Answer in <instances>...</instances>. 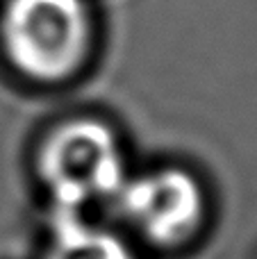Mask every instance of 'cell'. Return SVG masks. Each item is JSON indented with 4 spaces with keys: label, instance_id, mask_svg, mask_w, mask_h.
Wrapping results in <instances>:
<instances>
[{
    "label": "cell",
    "instance_id": "4",
    "mask_svg": "<svg viewBox=\"0 0 257 259\" xmlns=\"http://www.w3.org/2000/svg\"><path fill=\"white\" fill-rule=\"evenodd\" d=\"M46 259H132V252L112 230L75 211H53Z\"/></svg>",
    "mask_w": 257,
    "mask_h": 259
},
{
    "label": "cell",
    "instance_id": "2",
    "mask_svg": "<svg viewBox=\"0 0 257 259\" xmlns=\"http://www.w3.org/2000/svg\"><path fill=\"white\" fill-rule=\"evenodd\" d=\"M7 57L32 80L55 82L82 64L89 44L84 0H9L0 21Z\"/></svg>",
    "mask_w": 257,
    "mask_h": 259
},
{
    "label": "cell",
    "instance_id": "1",
    "mask_svg": "<svg viewBox=\"0 0 257 259\" xmlns=\"http://www.w3.org/2000/svg\"><path fill=\"white\" fill-rule=\"evenodd\" d=\"M41 178L53 209L84 214L96 202L114 200L127 178L116 134L94 118L59 125L41 152Z\"/></svg>",
    "mask_w": 257,
    "mask_h": 259
},
{
    "label": "cell",
    "instance_id": "3",
    "mask_svg": "<svg viewBox=\"0 0 257 259\" xmlns=\"http://www.w3.org/2000/svg\"><path fill=\"white\" fill-rule=\"evenodd\" d=\"M114 202L132 228L159 246L189 239L205 214L203 189L182 168H159L125 178Z\"/></svg>",
    "mask_w": 257,
    "mask_h": 259
}]
</instances>
